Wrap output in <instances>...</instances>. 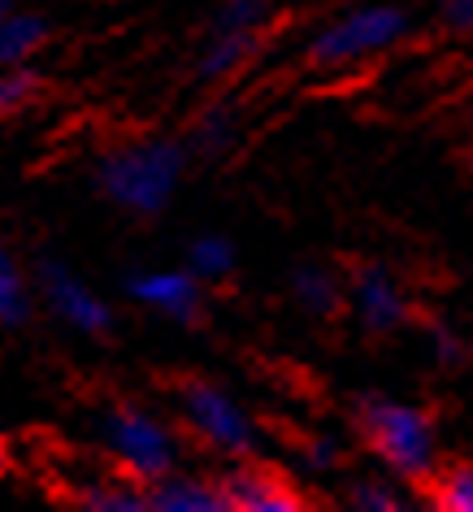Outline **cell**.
<instances>
[{
  "instance_id": "7402d4cb",
  "label": "cell",
  "mask_w": 473,
  "mask_h": 512,
  "mask_svg": "<svg viewBox=\"0 0 473 512\" xmlns=\"http://www.w3.org/2000/svg\"><path fill=\"white\" fill-rule=\"evenodd\" d=\"M274 22V0H222L213 9L209 27H239V31H270Z\"/></svg>"
},
{
  "instance_id": "3957f363",
  "label": "cell",
  "mask_w": 473,
  "mask_h": 512,
  "mask_svg": "<svg viewBox=\"0 0 473 512\" xmlns=\"http://www.w3.org/2000/svg\"><path fill=\"white\" fill-rule=\"evenodd\" d=\"M92 439L109 469L144 486L183 469V430L157 408H144L135 400H113L100 408L92 421Z\"/></svg>"
},
{
  "instance_id": "9a60e30c",
  "label": "cell",
  "mask_w": 473,
  "mask_h": 512,
  "mask_svg": "<svg viewBox=\"0 0 473 512\" xmlns=\"http://www.w3.org/2000/svg\"><path fill=\"white\" fill-rule=\"evenodd\" d=\"M35 309H40V300H35L31 265L0 235V330H22L35 317Z\"/></svg>"
},
{
  "instance_id": "44dd1931",
  "label": "cell",
  "mask_w": 473,
  "mask_h": 512,
  "mask_svg": "<svg viewBox=\"0 0 473 512\" xmlns=\"http://www.w3.org/2000/svg\"><path fill=\"white\" fill-rule=\"evenodd\" d=\"M348 465V443L339 434H309L300 443V469L313 473V478H335Z\"/></svg>"
},
{
  "instance_id": "52a82bcc",
  "label": "cell",
  "mask_w": 473,
  "mask_h": 512,
  "mask_svg": "<svg viewBox=\"0 0 473 512\" xmlns=\"http://www.w3.org/2000/svg\"><path fill=\"white\" fill-rule=\"evenodd\" d=\"M122 291L131 304L183 330H196L209 317V283L196 270H187V265H157V270L144 265V270H131L122 278Z\"/></svg>"
},
{
  "instance_id": "7c38bea8",
  "label": "cell",
  "mask_w": 473,
  "mask_h": 512,
  "mask_svg": "<svg viewBox=\"0 0 473 512\" xmlns=\"http://www.w3.org/2000/svg\"><path fill=\"white\" fill-rule=\"evenodd\" d=\"M287 287H291L296 309L304 317H317V322L339 317L343 309H348V274L330 270V265H322V261H300L296 270H291Z\"/></svg>"
},
{
  "instance_id": "d4e9b609",
  "label": "cell",
  "mask_w": 473,
  "mask_h": 512,
  "mask_svg": "<svg viewBox=\"0 0 473 512\" xmlns=\"http://www.w3.org/2000/svg\"><path fill=\"white\" fill-rule=\"evenodd\" d=\"M9 9H14V0H0V18H5V14H9Z\"/></svg>"
},
{
  "instance_id": "cb8c5ba5",
  "label": "cell",
  "mask_w": 473,
  "mask_h": 512,
  "mask_svg": "<svg viewBox=\"0 0 473 512\" xmlns=\"http://www.w3.org/2000/svg\"><path fill=\"white\" fill-rule=\"evenodd\" d=\"M439 22L452 35L473 40V0H439Z\"/></svg>"
},
{
  "instance_id": "5b68a950",
  "label": "cell",
  "mask_w": 473,
  "mask_h": 512,
  "mask_svg": "<svg viewBox=\"0 0 473 512\" xmlns=\"http://www.w3.org/2000/svg\"><path fill=\"white\" fill-rule=\"evenodd\" d=\"M174 408L178 426L196 439L204 452L235 465V460H252L265 452V430L261 421L248 413V404L239 400L230 387L209 378H187L174 387Z\"/></svg>"
},
{
  "instance_id": "603a6c76",
  "label": "cell",
  "mask_w": 473,
  "mask_h": 512,
  "mask_svg": "<svg viewBox=\"0 0 473 512\" xmlns=\"http://www.w3.org/2000/svg\"><path fill=\"white\" fill-rule=\"evenodd\" d=\"M426 348L439 365H460L465 361V339L456 335L447 322H426Z\"/></svg>"
},
{
  "instance_id": "484cf974",
  "label": "cell",
  "mask_w": 473,
  "mask_h": 512,
  "mask_svg": "<svg viewBox=\"0 0 473 512\" xmlns=\"http://www.w3.org/2000/svg\"><path fill=\"white\" fill-rule=\"evenodd\" d=\"M5 465H9V460H5V447H0V473H5Z\"/></svg>"
},
{
  "instance_id": "7a4b0ae2",
  "label": "cell",
  "mask_w": 473,
  "mask_h": 512,
  "mask_svg": "<svg viewBox=\"0 0 473 512\" xmlns=\"http://www.w3.org/2000/svg\"><path fill=\"white\" fill-rule=\"evenodd\" d=\"M352 426L361 434L365 452L391 478L408 486L434 482V473H439V430H434V417L426 408L382 391H365L352 404Z\"/></svg>"
},
{
  "instance_id": "5bb4252c",
  "label": "cell",
  "mask_w": 473,
  "mask_h": 512,
  "mask_svg": "<svg viewBox=\"0 0 473 512\" xmlns=\"http://www.w3.org/2000/svg\"><path fill=\"white\" fill-rule=\"evenodd\" d=\"M239 139H244V118H239V105H235V100H213V105H204L196 113V122H191L187 148H191V157L222 161V157H230V152L239 148Z\"/></svg>"
},
{
  "instance_id": "277c9868",
  "label": "cell",
  "mask_w": 473,
  "mask_h": 512,
  "mask_svg": "<svg viewBox=\"0 0 473 512\" xmlns=\"http://www.w3.org/2000/svg\"><path fill=\"white\" fill-rule=\"evenodd\" d=\"M408 35H413V9L408 5H400V0H356L304 40V66L322 74L356 70L365 61L391 53Z\"/></svg>"
},
{
  "instance_id": "ba28073f",
  "label": "cell",
  "mask_w": 473,
  "mask_h": 512,
  "mask_svg": "<svg viewBox=\"0 0 473 512\" xmlns=\"http://www.w3.org/2000/svg\"><path fill=\"white\" fill-rule=\"evenodd\" d=\"M348 309L356 317V326L374 339L400 335V330L413 322V296L404 291L395 270H387V265H378V261L356 265L348 274Z\"/></svg>"
},
{
  "instance_id": "d6986e66",
  "label": "cell",
  "mask_w": 473,
  "mask_h": 512,
  "mask_svg": "<svg viewBox=\"0 0 473 512\" xmlns=\"http://www.w3.org/2000/svg\"><path fill=\"white\" fill-rule=\"evenodd\" d=\"M44 92V74L35 70V61L27 66H5L0 70V118H14V113L31 109Z\"/></svg>"
},
{
  "instance_id": "ffe728a7",
  "label": "cell",
  "mask_w": 473,
  "mask_h": 512,
  "mask_svg": "<svg viewBox=\"0 0 473 512\" xmlns=\"http://www.w3.org/2000/svg\"><path fill=\"white\" fill-rule=\"evenodd\" d=\"M430 504L443 512H473V460H460V465L434 473Z\"/></svg>"
},
{
  "instance_id": "ac0fdd59",
  "label": "cell",
  "mask_w": 473,
  "mask_h": 512,
  "mask_svg": "<svg viewBox=\"0 0 473 512\" xmlns=\"http://www.w3.org/2000/svg\"><path fill=\"white\" fill-rule=\"evenodd\" d=\"M187 270H196L204 283H226L239 270V248L222 230H200L187 243Z\"/></svg>"
},
{
  "instance_id": "4fadbf2b",
  "label": "cell",
  "mask_w": 473,
  "mask_h": 512,
  "mask_svg": "<svg viewBox=\"0 0 473 512\" xmlns=\"http://www.w3.org/2000/svg\"><path fill=\"white\" fill-rule=\"evenodd\" d=\"M66 504L70 508H83V512H152V499H148V486L126 478V473H100V478H83L66 491Z\"/></svg>"
},
{
  "instance_id": "30bf717a",
  "label": "cell",
  "mask_w": 473,
  "mask_h": 512,
  "mask_svg": "<svg viewBox=\"0 0 473 512\" xmlns=\"http://www.w3.org/2000/svg\"><path fill=\"white\" fill-rule=\"evenodd\" d=\"M261 31H239V27H209L200 53H196V79L200 83H226L239 70H248L261 57Z\"/></svg>"
},
{
  "instance_id": "e0dca14e",
  "label": "cell",
  "mask_w": 473,
  "mask_h": 512,
  "mask_svg": "<svg viewBox=\"0 0 473 512\" xmlns=\"http://www.w3.org/2000/svg\"><path fill=\"white\" fill-rule=\"evenodd\" d=\"M48 35H53V22H48L44 14H31V9H9V14L0 18V70L35 61V53L48 44Z\"/></svg>"
},
{
  "instance_id": "8fae6325",
  "label": "cell",
  "mask_w": 473,
  "mask_h": 512,
  "mask_svg": "<svg viewBox=\"0 0 473 512\" xmlns=\"http://www.w3.org/2000/svg\"><path fill=\"white\" fill-rule=\"evenodd\" d=\"M148 499L152 512H235L222 478H204V473H187V469H174L170 478L152 482Z\"/></svg>"
},
{
  "instance_id": "8992f818",
  "label": "cell",
  "mask_w": 473,
  "mask_h": 512,
  "mask_svg": "<svg viewBox=\"0 0 473 512\" xmlns=\"http://www.w3.org/2000/svg\"><path fill=\"white\" fill-rule=\"evenodd\" d=\"M31 278H35V300H40V309L53 317V322H61L83 339L113 335L118 309H113L70 261H61V256H40V261L31 265Z\"/></svg>"
},
{
  "instance_id": "9c48e42d",
  "label": "cell",
  "mask_w": 473,
  "mask_h": 512,
  "mask_svg": "<svg viewBox=\"0 0 473 512\" xmlns=\"http://www.w3.org/2000/svg\"><path fill=\"white\" fill-rule=\"evenodd\" d=\"M222 482H226V495H230V508L235 512H300V508H309L296 478H287L283 469L261 456L235 460V465L222 473Z\"/></svg>"
},
{
  "instance_id": "6da1fadb",
  "label": "cell",
  "mask_w": 473,
  "mask_h": 512,
  "mask_svg": "<svg viewBox=\"0 0 473 512\" xmlns=\"http://www.w3.org/2000/svg\"><path fill=\"white\" fill-rule=\"evenodd\" d=\"M196 161L187 139L135 135L109 144L92 165V183L126 217H161L183 187L187 165Z\"/></svg>"
},
{
  "instance_id": "2e32d148",
  "label": "cell",
  "mask_w": 473,
  "mask_h": 512,
  "mask_svg": "<svg viewBox=\"0 0 473 512\" xmlns=\"http://www.w3.org/2000/svg\"><path fill=\"white\" fill-rule=\"evenodd\" d=\"M339 499L352 512H408L413 508V486L391 478V473H356L343 482Z\"/></svg>"
}]
</instances>
